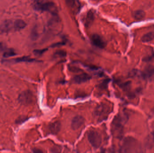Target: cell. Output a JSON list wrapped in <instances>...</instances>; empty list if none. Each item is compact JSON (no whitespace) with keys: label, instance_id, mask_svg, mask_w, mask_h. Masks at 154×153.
<instances>
[{"label":"cell","instance_id":"ac0fdd59","mask_svg":"<svg viewBox=\"0 0 154 153\" xmlns=\"http://www.w3.org/2000/svg\"><path fill=\"white\" fill-rule=\"evenodd\" d=\"M38 37V33L37 32V30L36 29H33L32 31L31 32V37L32 39L35 40H36Z\"/></svg>","mask_w":154,"mask_h":153},{"label":"cell","instance_id":"7a4b0ae2","mask_svg":"<svg viewBox=\"0 0 154 153\" xmlns=\"http://www.w3.org/2000/svg\"><path fill=\"white\" fill-rule=\"evenodd\" d=\"M109 111L110 108L108 105L102 104L96 108L94 115L98 122H101L107 118Z\"/></svg>","mask_w":154,"mask_h":153},{"label":"cell","instance_id":"e0dca14e","mask_svg":"<svg viewBox=\"0 0 154 153\" xmlns=\"http://www.w3.org/2000/svg\"><path fill=\"white\" fill-rule=\"evenodd\" d=\"M55 56L58 57H64L66 56V52L64 51H59L55 53Z\"/></svg>","mask_w":154,"mask_h":153},{"label":"cell","instance_id":"44dd1931","mask_svg":"<svg viewBox=\"0 0 154 153\" xmlns=\"http://www.w3.org/2000/svg\"><path fill=\"white\" fill-rule=\"evenodd\" d=\"M65 43L64 42H58V43H56V44H54L53 45H52L53 47H57V46H61V45H65Z\"/></svg>","mask_w":154,"mask_h":153},{"label":"cell","instance_id":"7402d4cb","mask_svg":"<svg viewBox=\"0 0 154 153\" xmlns=\"http://www.w3.org/2000/svg\"><path fill=\"white\" fill-rule=\"evenodd\" d=\"M4 48H5L4 45L3 44V43L0 42V52L4 50Z\"/></svg>","mask_w":154,"mask_h":153},{"label":"cell","instance_id":"4fadbf2b","mask_svg":"<svg viewBox=\"0 0 154 153\" xmlns=\"http://www.w3.org/2000/svg\"><path fill=\"white\" fill-rule=\"evenodd\" d=\"M154 39V32H150L145 34L141 38V40L143 42H149Z\"/></svg>","mask_w":154,"mask_h":153},{"label":"cell","instance_id":"9c48e42d","mask_svg":"<svg viewBox=\"0 0 154 153\" xmlns=\"http://www.w3.org/2000/svg\"><path fill=\"white\" fill-rule=\"evenodd\" d=\"M14 28V23L10 20H7L4 21L0 27V30L4 33L9 32L12 29V27Z\"/></svg>","mask_w":154,"mask_h":153},{"label":"cell","instance_id":"5bb4252c","mask_svg":"<svg viewBox=\"0 0 154 153\" xmlns=\"http://www.w3.org/2000/svg\"><path fill=\"white\" fill-rule=\"evenodd\" d=\"M16 62H33L35 61L34 59H32L28 56H24L21 58H17L15 59Z\"/></svg>","mask_w":154,"mask_h":153},{"label":"cell","instance_id":"7c38bea8","mask_svg":"<svg viewBox=\"0 0 154 153\" xmlns=\"http://www.w3.org/2000/svg\"><path fill=\"white\" fill-rule=\"evenodd\" d=\"M146 14L143 10H137L133 13V17L137 21H141L145 18Z\"/></svg>","mask_w":154,"mask_h":153},{"label":"cell","instance_id":"8fae6325","mask_svg":"<svg viewBox=\"0 0 154 153\" xmlns=\"http://www.w3.org/2000/svg\"><path fill=\"white\" fill-rule=\"evenodd\" d=\"M26 23L22 19H18L14 22V28L15 30H19L25 28Z\"/></svg>","mask_w":154,"mask_h":153},{"label":"cell","instance_id":"9a60e30c","mask_svg":"<svg viewBox=\"0 0 154 153\" xmlns=\"http://www.w3.org/2000/svg\"><path fill=\"white\" fill-rule=\"evenodd\" d=\"M17 55V53L13 49H8L3 53V57L5 58H9Z\"/></svg>","mask_w":154,"mask_h":153},{"label":"cell","instance_id":"277c9868","mask_svg":"<svg viewBox=\"0 0 154 153\" xmlns=\"http://www.w3.org/2000/svg\"><path fill=\"white\" fill-rule=\"evenodd\" d=\"M85 123V119L83 116H77L74 117L71 123V127L73 130H78Z\"/></svg>","mask_w":154,"mask_h":153},{"label":"cell","instance_id":"5b68a950","mask_svg":"<svg viewBox=\"0 0 154 153\" xmlns=\"http://www.w3.org/2000/svg\"><path fill=\"white\" fill-rule=\"evenodd\" d=\"M91 41L93 45L96 47L103 49L106 46V43L101 36L98 34H94L91 37Z\"/></svg>","mask_w":154,"mask_h":153},{"label":"cell","instance_id":"3957f363","mask_svg":"<svg viewBox=\"0 0 154 153\" xmlns=\"http://www.w3.org/2000/svg\"><path fill=\"white\" fill-rule=\"evenodd\" d=\"M87 138L89 143L94 148H98L101 144L102 138L101 135L94 130H91L88 132Z\"/></svg>","mask_w":154,"mask_h":153},{"label":"cell","instance_id":"8992f818","mask_svg":"<svg viewBox=\"0 0 154 153\" xmlns=\"http://www.w3.org/2000/svg\"><path fill=\"white\" fill-rule=\"evenodd\" d=\"M91 78V75L84 73L74 76L73 78V81L76 83H82L89 81Z\"/></svg>","mask_w":154,"mask_h":153},{"label":"cell","instance_id":"52a82bcc","mask_svg":"<svg viewBox=\"0 0 154 153\" xmlns=\"http://www.w3.org/2000/svg\"><path fill=\"white\" fill-rule=\"evenodd\" d=\"M19 101L20 102L23 104H28L31 102L32 101V94L29 91H25L19 96Z\"/></svg>","mask_w":154,"mask_h":153},{"label":"cell","instance_id":"d6986e66","mask_svg":"<svg viewBox=\"0 0 154 153\" xmlns=\"http://www.w3.org/2000/svg\"><path fill=\"white\" fill-rule=\"evenodd\" d=\"M47 51V49H42V50H37L34 51L33 53H34L35 55L39 56V55H42L44 53Z\"/></svg>","mask_w":154,"mask_h":153},{"label":"cell","instance_id":"2e32d148","mask_svg":"<svg viewBox=\"0 0 154 153\" xmlns=\"http://www.w3.org/2000/svg\"><path fill=\"white\" fill-rule=\"evenodd\" d=\"M65 2L66 5L71 8L74 7L76 5V0H65Z\"/></svg>","mask_w":154,"mask_h":153},{"label":"cell","instance_id":"30bf717a","mask_svg":"<svg viewBox=\"0 0 154 153\" xmlns=\"http://www.w3.org/2000/svg\"><path fill=\"white\" fill-rule=\"evenodd\" d=\"M95 16L93 11L90 10L87 12L85 19V25L87 27H89L92 25L94 20Z\"/></svg>","mask_w":154,"mask_h":153},{"label":"cell","instance_id":"603a6c76","mask_svg":"<svg viewBox=\"0 0 154 153\" xmlns=\"http://www.w3.org/2000/svg\"><path fill=\"white\" fill-rule=\"evenodd\" d=\"M33 151L34 153H42V152H43L40 149H33Z\"/></svg>","mask_w":154,"mask_h":153},{"label":"cell","instance_id":"ffe728a7","mask_svg":"<svg viewBox=\"0 0 154 153\" xmlns=\"http://www.w3.org/2000/svg\"><path fill=\"white\" fill-rule=\"evenodd\" d=\"M61 149L60 147L58 146H55L50 149L51 152H61Z\"/></svg>","mask_w":154,"mask_h":153},{"label":"cell","instance_id":"6da1fadb","mask_svg":"<svg viewBox=\"0 0 154 153\" xmlns=\"http://www.w3.org/2000/svg\"><path fill=\"white\" fill-rule=\"evenodd\" d=\"M33 7L36 10L40 11H47L56 15L57 7L55 4L46 0H36L33 3Z\"/></svg>","mask_w":154,"mask_h":153},{"label":"cell","instance_id":"ba28073f","mask_svg":"<svg viewBox=\"0 0 154 153\" xmlns=\"http://www.w3.org/2000/svg\"><path fill=\"white\" fill-rule=\"evenodd\" d=\"M61 127V122L59 121H55L53 123L50 124L48 127L49 131L50 133L56 134L60 132Z\"/></svg>","mask_w":154,"mask_h":153}]
</instances>
